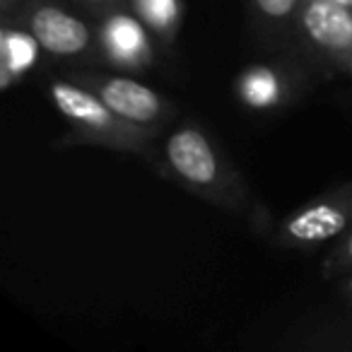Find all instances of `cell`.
Wrapping results in <instances>:
<instances>
[{"mask_svg": "<svg viewBox=\"0 0 352 352\" xmlns=\"http://www.w3.org/2000/svg\"><path fill=\"white\" fill-rule=\"evenodd\" d=\"M157 166L201 201L225 210H244L251 193L234 162L198 123L176 126L162 145Z\"/></svg>", "mask_w": 352, "mask_h": 352, "instance_id": "6da1fadb", "label": "cell"}, {"mask_svg": "<svg viewBox=\"0 0 352 352\" xmlns=\"http://www.w3.org/2000/svg\"><path fill=\"white\" fill-rule=\"evenodd\" d=\"M49 97L56 111L68 121V133L56 142L58 147L92 145L113 152H126V155H138L157 164L160 160L157 133L160 131L118 116L97 94L70 78H51Z\"/></svg>", "mask_w": 352, "mask_h": 352, "instance_id": "7a4b0ae2", "label": "cell"}, {"mask_svg": "<svg viewBox=\"0 0 352 352\" xmlns=\"http://www.w3.org/2000/svg\"><path fill=\"white\" fill-rule=\"evenodd\" d=\"M289 51L326 73H345L352 60V10L333 0H302Z\"/></svg>", "mask_w": 352, "mask_h": 352, "instance_id": "3957f363", "label": "cell"}, {"mask_svg": "<svg viewBox=\"0 0 352 352\" xmlns=\"http://www.w3.org/2000/svg\"><path fill=\"white\" fill-rule=\"evenodd\" d=\"M15 25L25 27L51 58L87 65L102 63L97 27L92 30L58 0H27Z\"/></svg>", "mask_w": 352, "mask_h": 352, "instance_id": "277c9868", "label": "cell"}, {"mask_svg": "<svg viewBox=\"0 0 352 352\" xmlns=\"http://www.w3.org/2000/svg\"><path fill=\"white\" fill-rule=\"evenodd\" d=\"M352 225V182H345L292 210L278 227L275 241L285 249L311 251L338 239Z\"/></svg>", "mask_w": 352, "mask_h": 352, "instance_id": "5b68a950", "label": "cell"}, {"mask_svg": "<svg viewBox=\"0 0 352 352\" xmlns=\"http://www.w3.org/2000/svg\"><path fill=\"white\" fill-rule=\"evenodd\" d=\"M70 80H75L78 85L97 94L118 116L128 118L133 123H140V126L160 131L174 116V104L164 94H160L155 87H147L140 80L128 78V75L75 70Z\"/></svg>", "mask_w": 352, "mask_h": 352, "instance_id": "8992f818", "label": "cell"}, {"mask_svg": "<svg viewBox=\"0 0 352 352\" xmlns=\"http://www.w3.org/2000/svg\"><path fill=\"white\" fill-rule=\"evenodd\" d=\"M99 60L118 70H150L155 65V36L128 6L97 17Z\"/></svg>", "mask_w": 352, "mask_h": 352, "instance_id": "52a82bcc", "label": "cell"}, {"mask_svg": "<svg viewBox=\"0 0 352 352\" xmlns=\"http://www.w3.org/2000/svg\"><path fill=\"white\" fill-rule=\"evenodd\" d=\"M294 82L297 80L289 78V70L280 65H251L236 82V92L246 107L270 111L292 99Z\"/></svg>", "mask_w": 352, "mask_h": 352, "instance_id": "ba28073f", "label": "cell"}, {"mask_svg": "<svg viewBox=\"0 0 352 352\" xmlns=\"http://www.w3.org/2000/svg\"><path fill=\"white\" fill-rule=\"evenodd\" d=\"M256 34L265 46L289 49L302 0H246Z\"/></svg>", "mask_w": 352, "mask_h": 352, "instance_id": "9c48e42d", "label": "cell"}, {"mask_svg": "<svg viewBox=\"0 0 352 352\" xmlns=\"http://www.w3.org/2000/svg\"><path fill=\"white\" fill-rule=\"evenodd\" d=\"M41 46L36 39L15 22H3L0 30V89H10L20 82L36 63Z\"/></svg>", "mask_w": 352, "mask_h": 352, "instance_id": "30bf717a", "label": "cell"}, {"mask_svg": "<svg viewBox=\"0 0 352 352\" xmlns=\"http://www.w3.org/2000/svg\"><path fill=\"white\" fill-rule=\"evenodd\" d=\"M162 49L171 51L184 20V0H126Z\"/></svg>", "mask_w": 352, "mask_h": 352, "instance_id": "8fae6325", "label": "cell"}, {"mask_svg": "<svg viewBox=\"0 0 352 352\" xmlns=\"http://www.w3.org/2000/svg\"><path fill=\"white\" fill-rule=\"evenodd\" d=\"M280 347L289 350H352V316H336L307 326L304 331H292L285 336Z\"/></svg>", "mask_w": 352, "mask_h": 352, "instance_id": "7c38bea8", "label": "cell"}, {"mask_svg": "<svg viewBox=\"0 0 352 352\" xmlns=\"http://www.w3.org/2000/svg\"><path fill=\"white\" fill-rule=\"evenodd\" d=\"M352 273V225L338 236L336 246L328 251L321 261V278L323 280H340Z\"/></svg>", "mask_w": 352, "mask_h": 352, "instance_id": "4fadbf2b", "label": "cell"}, {"mask_svg": "<svg viewBox=\"0 0 352 352\" xmlns=\"http://www.w3.org/2000/svg\"><path fill=\"white\" fill-rule=\"evenodd\" d=\"M73 3L94 17H102V15H107V12L116 10V8L128 6L126 0H73Z\"/></svg>", "mask_w": 352, "mask_h": 352, "instance_id": "5bb4252c", "label": "cell"}, {"mask_svg": "<svg viewBox=\"0 0 352 352\" xmlns=\"http://www.w3.org/2000/svg\"><path fill=\"white\" fill-rule=\"evenodd\" d=\"M27 0H0V20L3 22H15L20 17L22 8Z\"/></svg>", "mask_w": 352, "mask_h": 352, "instance_id": "9a60e30c", "label": "cell"}, {"mask_svg": "<svg viewBox=\"0 0 352 352\" xmlns=\"http://www.w3.org/2000/svg\"><path fill=\"white\" fill-rule=\"evenodd\" d=\"M338 292H340V297L345 299V302L352 304V273L345 275V278H340V285H338Z\"/></svg>", "mask_w": 352, "mask_h": 352, "instance_id": "2e32d148", "label": "cell"}, {"mask_svg": "<svg viewBox=\"0 0 352 352\" xmlns=\"http://www.w3.org/2000/svg\"><path fill=\"white\" fill-rule=\"evenodd\" d=\"M333 3H338V6H342V8H350L352 10V0H333Z\"/></svg>", "mask_w": 352, "mask_h": 352, "instance_id": "e0dca14e", "label": "cell"}, {"mask_svg": "<svg viewBox=\"0 0 352 352\" xmlns=\"http://www.w3.org/2000/svg\"><path fill=\"white\" fill-rule=\"evenodd\" d=\"M345 73H347V75H350V78H352V60H350V65H347V70H345Z\"/></svg>", "mask_w": 352, "mask_h": 352, "instance_id": "ac0fdd59", "label": "cell"}]
</instances>
